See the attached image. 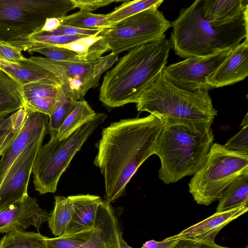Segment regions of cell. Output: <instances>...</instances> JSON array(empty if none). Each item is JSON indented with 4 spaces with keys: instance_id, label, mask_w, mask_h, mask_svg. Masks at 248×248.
Returning a JSON list of instances; mask_svg holds the SVG:
<instances>
[{
    "instance_id": "cell-1",
    "label": "cell",
    "mask_w": 248,
    "mask_h": 248,
    "mask_svg": "<svg viewBox=\"0 0 248 248\" xmlns=\"http://www.w3.org/2000/svg\"><path fill=\"white\" fill-rule=\"evenodd\" d=\"M165 124L164 119L150 114L121 119L103 129L93 164L104 179L105 201L110 204L123 195L139 168L155 154Z\"/></svg>"
},
{
    "instance_id": "cell-2",
    "label": "cell",
    "mask_w": 248,
    "mask_h": 248,
    "mask_svg": "<svg viewBox=\"0 0 248 248\" xmlns=\"http://www.w3.org/2000/svg\"><path fill=\"white\" fill-rule=\"evenodd\" d=\"M171 47L165 38L129 51L104 75L99 100L111 108L136 103L162 73Z\"/></svg>"
},
{
    "instance_id": "cell-3",
    "label": "cell",
    "mask_w": 248,
    "mask_h": 248,
    "mask_svg": "<svg viewBox=\"0 0 248 248\" xmlns=\"http://www.w3.org/2000/svg\"><path fill=\"white\" fill-rule=\"evenodd\" d=\"M213 141L211 128L165 121L155 154L161 161L160 179L169 184L194 175L204 164Z\"/></svg>"
},
{
    "instance_id": "cell-4",
    "label": "cell",
    "mask_w": 248,
    "mask_h": 248,
    "mask_svg": "<svg viewBox=\"0 0 248 248\" xmlns=\"http://www.w3.org/2000/svg\"><path fill=\"white\" fill-rule=\"evenodd\" d=\"M201 0L182 9L171 22L170 39L175 54L181 58L206 57L234 49L248 37V19L216 28L202 16Z\"/></svg>"
},
{
    "instance_id": "cell-5",
    "label": "cell",
    "mask_w": 248,
    "mask_h": 248,
    "mask_svg": "<svg viewBox=\"0 0 248 248\" xmlns=\"http://www.w3.org/2000/svg\"><path fill=\"white\" fill-rule=\"evenodd\" d=\"M138 111H146L167 121L187 124L197 127L211 128L217 110L208 90L189 91L168 81L161 73L140 96Z\"/></svg>"
},
{
    "instance_id": "cell-6",
    "label": "cell",
    "mask_w": 248,
    "mask_h": 248,
    "mask_svg": "<svg viewBox=\"0 0 248 248\" xmlns=\"http://www.w3.org/2000/svg\"><path fill=\"white\" fill-rule=\"evenodd\" d=\"M107 117L105 113H96L67 138L59 140L56 135L50 136L40 148L33 165V184L36 191L40 194L56 191L59 180L74 155Z\"/></svg>"
},
{
    "instance_id": "cell-7",
    "label": "cell",
    "mask_w": 248,
    "mask_h": 248,
    "mask_svg": "<svg viewBox=\"0 0 248 248\" xmlns=\"http://www.w3.org/2000/svg\"><path fill=\"white\" fill-rule=\"evenodd\" d=\"M247 171L248 155L213 143L204 164L191 179L189 191L198 204L209 205L218 201L225 188Z\"/></svg>"
},
{
    "instance_id": "cell-8",
    "label": "cell",
    "mask_w": 248,
    "mask_h": 248,
    "mask_svg": "<svg viewBox=\"0 0 248 248\" xmlns=\"http://www.w3.org/2000/svg\"><path fill=\"white\" fill-rule=\"evenodd\" d=\"M171 27V22L158 8H151L102 30L96 43L118 56L139 46L165 39V33Z\"/></svg>"
},
{
    "instance_id": "cell-9",
    "label": "cell",
    "mask_w": 248,
    "mask_h": 248,
    "mask_svg": "<svg viewBox=\"0 0 248 248\" xmlns=\"http://www.w3.org/2000/svg\"><path fill=\"white\" fill-rule=\"evenodd\" d=\"M75 9L71 0H0V40L31 33L48 18H62Z\"/></svg>"
},
{
    "instance_id": "cell-10",
    "label": "cell",
    "mask_w": 248,
    "mask_h": 248,
    "mask_svg": "<svg viewBox=\"0 0 248 248\" xmlns=\"http://www.w3.org/2000/svg\"><path fill=\"white\" fill-rule=\"evenodd\" d=\"M118 57L110 53L88 62H72L31 56L23 62L40 66L51 72L71 97L80 101L89 89L99 85L102 75L118 61Z\"/></svg>"
},
{
    "instance_id": "cell-11",
    "label": "cell",
    "mask_w": 248,
    "mask_h": 248,
    "mask_svg": "<svg viewBox=\"0 0 248 248\" xmlns=\"http://www.w3.org/2000/svg\"><path fill=\"white\" fill-rule=\"evenodd\" d=\"M232 50L206 57H189L165 66L162 73L168 81L181 89L209 90L211 88L207 83L208 78L225 61Z\"/></svg>"
},
{
    "instance_id": "cell-12",
    "label": "cell",
    "mask_w": 248,
    "mask_h": 248,
    "mask_svg": "<svg viewBox=\"0 0 248 248\" xmlns=\"http://www.w3.org/2000/svg\"><path fill=\"white\" fill-rule=\"evenodd\" d=\"M44 137L30 143L15 161L0 186V210L28 195L33 165Z\"/></svg>"
},
{
    "instance_id": "cell-13",
    "label": "cell",
    "mask_w": 248,
    "mask_h": 248,
    "mask_svg": "<svg viewBox=\"0 0 248 248\" xmlns=\"http://www.w3.org/2000/svg\"><path fill=\"white\" fill-rule=\"evenodd\" d=\"M49 117L43 113H27L18 133L7 147L0 159V186L9 170L24 150L31 142L45 137Z\"/></svg>"
},
{
    "instance_id": "cell-14",
    "label": "cell",
    "mask_w": 248,
    "mask_h": 248,
    "mask_svg": "<svg viewBox=\"0 0 248 248\" xmlns=\"http://www.w3.org/2000/svg\"><path fill=\"white\" fill-rule=\"evenodd\" d=\"M49 214L39 206L36 199L28 194L0 210V233L24 230L30 226L39 231L41 225L47 221Z\"/></svg>"
},
{
    "instance_id": "cell-15",
    "label": "cell",
    "mask_w": 248,
    "mask_h": 248,
    "mask_svg": "<svg viewBox=\"0 0 248 248\" xmlns=\"http://www.w3.org/2000/svg\"><path fill=\"white\" fill-rule=\"evenodd\" d=\"M122 234L114 209L104 201L98 208L92 234L78 248H121L119 238Z\"/></svg>"
},
{
    "instance_id": "cell-16",
    "label": "cell",
    "mask_w": 248,
    "mask_h": 248,
    "mask_svg": "<svg viewBox=\"0 0 248 248\" xmlns=\"http://www.w3.org/2000/svg\"><path fill=\"white\" fill-rule=\"evenodd\" d=\"M248 76V37L232 49L217 69L207 79L211 89L232 85Z\"/></svg>"
},
{
    "instance_id": "cell-17",
    "label": "cell",
    "mask_w": 248,
    "mask_h": 248,
    "mask_svg": "<svg viewBox=\"0 0 248 248\" xmlns=\"http://www.w3.org/2000/svg\"><path fill=\"white\" fill-rule=\"evenodd\" d=\"M248 205L221 212H216L207 218L193 225L170 239H186L197 242L213 243L219 231L233 220L246 213Z\"/></svg>"
},
{
    "instance_id": "cell-18",
    "label": "cell",
    "mask_w": 248,
    "mask_h": 248,
    "mask_svg": "<svg viewBox=\"0 0 248 248\" xmlns=\"http://www.w3.org/2000/svg\"><path fill=\"white\" fill-rule=\"evenodd\" d=\"M202 17L218 28L248 19V0H201Z\"/></svg>"
},
{
    "instance_id": "cell-19",
    "label": "cell",
    "mask_w": 248,
    "mask_h": 248,
    "mask_svg": "<svg viewBox=\"0 0 248 248\" xmlns=\"http://www.w3.org/2000/svg\"><path fill=\"white\" fill-rule=\"evenodd\" d=\"M68 197L72 202L74 215L69 226L63 234L94 228L98 208L104 200L98 196L89 194Z\"/></svg>"
},
{
    "instance_id": "cell-20",
    "label": "cell",
    "mask_w": 248,
    "mask_h": 248,
    "mask_svg": "<svg viewBox=\"0 0 248 248\" xmlns=\"http://www.w3.org/2000/svg\"><path fill=\"white\" fill-rule=\"evenodd\" d=\"M0 72L14 78L22 85L41 81L61 85L60 81L49 71L33 64L16 63L0 59Z\"/></svg>"
},
{
    "instance_id": "cell-21",
    "label": "cell",
    "mask_w": 248,
    "mask_h": 248,
    "mask_svg": "<svg viewBox=\"0 0 248 248\" xmlns=\"http://www.w3.org/2000/svg\"><path fill=\"white\" fill-rule=\"evenodd\" d=\"M21 86L18 81L0 72V119L24 108L25 101Z\"/></svg>"
},
{
    "instance_id": "cell-22",
    "label": "cell",
    "mask_w": 248,
    "mask_h": 248,
    "mask_svg": "<svg viewBox=\"0 0 248 248\" xmlns=\"http://www.w3.org/2000/svg\"><path fill=\"white\" fill-rule=\"evenodd\" d=\"M218 201L216 212L248 205V171L233 180L224 190Z\"/></svg>"
},
{
    "instance_id": "cell-23",
    "label": "cell",
    "mask_w": 248,
    "mask_h": 248,
    "mask_svg": "<svg viewBox=\"0 0 248 248\" xmlns=\"http://www.w3.org/2000/svg\"><path fill=\"white\" fill-rule=\"evenodd\" d=\"M53 210L47 220L48 227L56 237L64 234L74 215L73 206L68 197L56 196Z\"/></svg>"
},
{
    "instance_id": "cell-24",
    "label": "cell",
    "mask_w": 248,
    "mask_h": 248,
    "mask_svg": "<svg viewBox=\"0 0 248 248\" xmlns=\"http://www.w3.org/2000/svg\"><path fill=\"white\" fill-rule=\"evenodd\" d=\"M96 112L85 100L78 101L76 106L66 117L56 133L59 140H63L82 126L93 119Z\"/></svg>"
},
{
    "instance_id": "cell-25",
    "label": "cell",
    "mask_w": 248,
    "mask_h": 248,
    "mask_svg": "<svg viewBox=\"0 0 248 248\" xmlns=\"http://www.w3.org/2000/svg\"><path fill=\"white\" fill-rule=\"evenodd\" d=\"M39 232L14 230L0 240V248H47V239Z\"/></svg>"
},
{
    "instance_id": "cell-26",
    "label": "cell",
    "mask_w": 248,
    "mask_h": 248,
    "mask_svg": "<svg viewBox=\"0 0 248 248\" xmlns=\"http://www.w3.org/2000/svg\"><path fill=\"white\" fill-rule=\"evenodd\" d=\"M78 101L71 97L61 85L58 87L55 105L48 119L47 130L50 136L56 135L58 129Z\"/></svg>"
},
{
    "instance_id": "cell-27",
    "label": "cell",
    "mask_w": 248,
    "mask_h": 248,
    "mask_svg": "<svg viewBox=\"0 0 248 248\" xmlns=\"http://www.w3.org/2000/svg\"><path fill=\"white\" fill-rule=\"evenodd\" d=\"M60 19L62 25L84 29L102 30L110 27L107 19V14H96L79 10Z\"/></svg>"
},
{
    "instance_id": "cell-28",
    "label": "cell",
    "mask_w": 248,
    "mask_h": 248,
    "mask_svg": "<svg viewBox=\"0 0 248 248\" xmlns=\"http://www.w3.org/2000/svg\"><path fill=\"white\" fill-rule=\"evenodd\" d=\"M162 0H125L124 2L107 14V19L110 26L133 15L151 8H157L163 2Z\"/></svg>"
},
{
    "instance_id": "cell-29",
    "label": "cell",
    "mask_w": 248,
    "mask_h": 248,
    "mask_svg": "<svg viewBox=\"0 0 248 248\" xmlns=\"http://www.w3.org/2000/svg\"><path fill=\"white\" fill-rule=\"evenodd\" d=\"M30 54L37 52L44 55L46 58L60 62H86L100 58L103 54L98 51L88 58L79 55L70 49L59 46L36 48L27 51Z\"/></svg>"
},
{
    "instance_id": "cell-30",
    "label": "cell",
    "mask_w": 248,
    "mask_h": 248,
    "mask_svg": "<svg viewBox=\"0 0 248 248\" xmlns=\"http://www.w3.org/2000/svg\"><path fill=\"white\" fill-rule=\"evenodd\" d=\"M93 229H85L54 238H48L47 248H78L88 240Z\"/></svg>"
},
{
    "instance_id": "cell-31",
    "label": "cell",
    "mask_w": 248,
    "mask_h": 248,
    "mask_svg": "<svg viewBox=\"0 0 248 248\" xmlns=\"http://www.w3.org/2000/svg\"><path fill=\"white\" fill-rule=\"evenodd\" d=\"M59 86L46 82L36 81L25 83L22 85L21 88L26 102L45 97H55Z\"/></svg>"
},
{
    "instance_id": "cell-32",
    "label": "cell",
    "mask_w": 248,
    "mask_h": 248,
    "mask_svg": "<svg viewBox=\"0 0 248 248\" xmlns=\"http://www.w3.org/2000/svg\"><path fill=\"white\" fill-rule=\"evenodd\" d=\"M223 146L230 151L248 155V125L242 126Z\"/></svg>"
},
{
    "instance_id": "cell-33",
    "label": "cell",
    "mask_w": 248,
    "mask_h": 248,
    "mask_svg": "<svg viewBox=\"0 0 248 248\" xmlns=\"http://www.w3.org/2000/svg\"><path fill=\"white\" fill-rule=\"evenodd\" d=\"M56 103V97H48L26 101L24 108L27 113L37 112L49 117Z\"/></svg>"
},
{
    "instance_id": "cell-34",
    "label": "cell",
    "mask_w": 248,
    "mask_h": 248,
    "mask_svg": "<svg viewBox=\"0 0 248 248\" xmlns=\"http://www.w3.org/2000/svg\"><path fill=\"white\" fill-rule=\"evenodd\" d=\"M0 59L20 63L25 61L27 58L24 56L19 48L8 41L0 40Z\"/></svg>"
},
{
    "instance_id": "cell-35",
    "label": "cell",
    "mask_w": 248,
    "mask_h": 248,
    "mask_svg": "<svg viewBox=\"0 0 248 248\" xmlns=\"http://www.w3.org/2000/svg\"><path fill=\"white\" fill-rule=\"evenodd\" d=\"M27 113L23 108L21 113L13 126L0 136V156H1L9 144L15 139L22 127Z\"/></svg>"
},
{
    "instance_id": "cell-36",
    "label": "cell",
    "mask_w": 248,
    "mask_h": 248,
    "mask_svg": "<svg viewBox=\"0 0 248 248\" xmlns=\"http://www.w3.org/2000/svg\"><path fill=\"white\" fill-rule=\"evenodd\" d=\"M102 30L84 29L61 24V25L54 31L51 32L44 33L58 35L89 37L98 34Z\"/></svg>"
},
{
    "instance_id": "cell-37",
    "label": "cell",
    "mask_w": 248,
    "mask_h": 248,
    "mask_svg": "<svg viewBox=\"0 0 248 248\" xmlns=\"http://www.w3.org/2000/svg\"><path fill=\"white\" fill-rule=\"evenodd\" d=\"M75 8H78L80 11L90 12L99 8L106 6L116 2L122 1L118 0H71Z\"/></svg>"
},
{
    "instance_id": "cell-38",
    "label": "cell",
    "mask_w": 248,
    "mask_h": 248,
    "mask_svg": "<svg viewBox=\"0 0 248 248\" xmlns=\"http://www.w3.org/2000/svg\"><path fill=\"white\" fill-rule=\"evenodd\" d=\"M179 241L174 248H230L221 246L215 242L206 243L186 239H178Z\"/></svg>"
},
{
    "instance_id": "cell-39",
    "label": "cell",
    "mask_w": 248,
    "mask_h": 248,
    "mask_svg": "<svg viewBox=\"0 0 248 248\" xmlns=\"http://www.w3.org/2000/svg\"><path fill=\"white\" fill-rule=\"evenodd\" d=\"M61 24V20L59 18H48L42 26L30 34H39L44 32H51L57 29Z\"/></svg>"
},
{
    "instance_id": "cell-40",
    "label": "cell",
    "mask_w": 248,
    "mask_h": 248,
    "mask_svg": "<svg viewBox=\"0 0 248 248\" xmlns=\"http://www.w3.org/2000/svg\"><path fill=\"white\" fill-rule=\"evenodd\" d=\"M178 239L165 238L162 241L150 240L144 243L140 248H174Z\"/></svg>"
},
{
    "instance_id": "cell-41",
    "label": "cell",
    "mask_w": 248,
    "mask_h": 248,
    "mask_svg": "<svg viewBox=\"0 0 248 248\" xmlns=\"http://www.w3.org/2000/svg\"><path fill=\"white\" fill-rule=\"evenodd\" d=\"M22 108L10 116L0 119V136L11 129L17 121Z\"/></svg>"
},
{
    "instance_id": "cell-42",
    "label": "cell",
    "mask_w": 248,
    "mask_h": 248,
    "mask_svg": "<svg viewBox=\"0 0 248 248\" xmlns=\"http://www.w3.org/2000/svg\"><path fill=\"white\" fill-rule=\"evenodd\" d=\"M120 244L121 248H133L129 246L123 238L122 234L120 236L119 238Z\"/></svg>"
},
{
    "instance_id": "cell-43",
    "label": "cell",
    "mask_w": 248,
    "mask_h": 248,
    "mask_svg": "<svg viewBox=\"0 0 248 248\" xmlns=\"http://www.w3.org/2000/svg\"><path fill=\"white\" fill-rule=\"evenodd\" d=\"M241 125L242 126L248 125V113L246 114L245 118L243 119Z\"/></svg>"
}]
</instances>
